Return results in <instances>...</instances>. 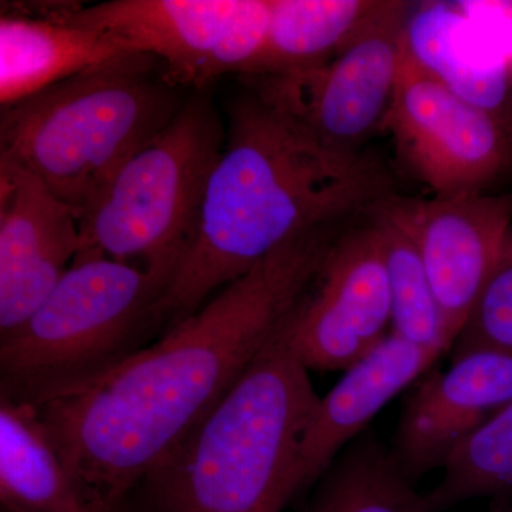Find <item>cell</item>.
Returning <instances> with one entry per match:
<instances>
[{"label": "cell", "mask_w": 512, "mask_h": 512, "mask_svg": "<svg viewBox=\"0 0 512 512\" xmlns=\"http://www.w3.org/2000/svg\"><path fill=\"white\" fill-rule=\"evenodd\" d=\"M414 3L383 0L365 28L328 63L291 76L245 79L301 120L326 146L359 153L392 104Z\"/></svg>", "instance_id": "9"}, {"label": "cell", "mask_w": 512, "mask_h": 512, "mask_svg": "<svg viewBox=\"0 0 512 512\" xmlns=\"http://www.w3.org/2000/svg\"><path fill=\"white\" fill-rule=\"evenodd\" d=\"M271 8L272 0H110L76 5L72 18L156 57L171 82L195 93L225 74L248 76Z\"/></svg>", "instance_id": "7"}, {"label": "cell", "mask_w": 512, "mask_h": 512, "mask_svg": "<svg viewBox=\"0 0 512 512\" xmlns=\"http://www.w3.org/2000/svg\"><path fill=\"white\" fill-rule=\"evenodd\" d=\"M427 495L434 512L476 498L512 500V400L463 444Z\"/></svg>", "instance_id": "21"}, {"label": "cell", "mask_w": 512, "mask_h": 512, "mask_svg": "<svg viewBox=\"0 0 512 512\" xmlns=\"http://www.w3.org/2000/svg\"><path fill=\"white\" fill-rule=\"evenodd\" d=\"M512 400V353L481 349L427 370L404 399L389 444L404 476L417 484L446 467L458 448Z\"/></svg>", "instance_id": "12"}, {"label": "cell", "mask_w": 512, "mask_h": 512, "mask_svg": "<svg viewBox=\"0 0 512 512\" xmlns=\"http://www.w3.org/2000/svg\"><path fill=\"white\" fill-rule=\"evenodd\" d=\"M170 288L99 255H79L18 329L0 338V397L39 407L86 392L174 326Z\"/></svg>", "instance_id": "5"}, {"label": "cell", "mask_w": 512, "mask_h": 512, "mask_svg": "<svg viewBox=\"0 0 512 512\" xmlns=\"http://www.w3.org/2000/svg\"><path fill=\"white\" fill-rule=\"evenodd\" d=\"M0 512H126L80 476L29 404L0 397Z\"/></svg>", "instance_id": "16"}, {"label": "cell", "mask_w": 512, "mask_h": 512, "mask_svg": "<svg viewBox=\"0 0 512 512\" xmlns=\"http://www.w3.org/2000/svg\"><path fill=\"white\" fill-rule=\"evenodd\" d=\"M384 200L370 208L369 214L382 241L392 301L390 332L414 345L440 350L444 355L450 349L423 256L407 228L384 207Z\"/></svg>", "instance_id": "20"}, {"label": "cell", "mask_w": 512, "mask_h": 512, "mask_svg": "<svg viewBox=\"0 0 512 512\" xmlns=\"http://www.w3.org/2000/svg\"><path fill=\"white\" fill-rule=\"evenodd\" d=\"M353 221L296 235L96 386L39 407L67 463L123 507L244 376Z\"/></svg>", "instance_id": "1"}, {"label": "cell", "mask_w": 512, "mask_h": 512, "mask_svg": "<svg viewBox=\"0 0 512 512\" xmlns=\"http://www.w3.org/2000/svg\"><path fill=\"white\" fill-rule=\"evenodd\" d=\"M400 160L434 197L488 192L512 171V123L427 72L403 45L382 124Z\"/></svg>", "instance_id": "8"}, {"label": "cell", "mask_w": 512, "mask_h": 512, "mask_svg": "<svg viewBox=\"0 0 512 512\" xmlns=\"http://www.w3.org/2000/svg\"><path fill=\"white\" fill-rule=\"evenodd\" d=\"M493 349L512 353V231L500 264L483 291L451 348V360Z\"/></svg>", "instance_id": "22"}, {"label": "cell", "mask_w": 512, "mask_h": 512, "mask_svg": "<svg viewBox=\"0 0 512 512\" xmlns=\"http://www.w3.org/2000/svg\"><path fill=\"white\" fill-rule=\"evenodd\" d=\"M383 0H272L268 36L245 79L291 76L328 63Z\"/></svg>", "instance_id": "18"}, {"label": "cell", "mask_w": 512, "mask_h": 512, "mask_svg": "<svg viewBox=\"0 0 512 512\" xmlns=\"http://www.w3.org/2000/svg\"><path fill=\"white\" fill-rule=\"evenodd\" d=\"M369 211L339 235L289 313L293 350L308 370L345 372L392 329L382 241Z\"/></svg>", "instance_id": "10"}, {"label": "cell", "mask_w": 512, "mask_h": 512, "mask_svg": "<svg viewBox=\"0 0 512 512\" xmlns=\"http://www.w3.org/2000/svg\"><path fill=\"white\" fill-rule=\"evenodd\" d=\"M488 512H512V500L491 501Z\"/></svg>", "instance_id": "23"}, {"label": "cell", "mask_w": 512, "mask_h": 512, "mask_svg": "<svg viewBox=\"0 0 512 512\" xmlns=\"http://www.w3.org/2000/svg\"><path fill=\"white\" fill-rule=\"evenodd\" d=\"M291 313V312H289ZM288 318L231 392L127 494L126 512H284L319 396Z\"/></svg>", "instance_id": "3"}, {"label": "cell", "mask_w": 512, "mask_h": 512, "mask_svg": "<svg viewBox=\"0 0 512 512\" xmlns=\"http://www.w3.org/2000/svg\"><path fill=\"white\" fill-rule=\"evenodd\" d=\"M79 249L76 212L35 174L0 158V338L39 308Z\"/></svg>", "instance_id": "13"}, {"label": "cell", "mask_w": 512, "mask_h": 512, "mask_svg": "<svg viewBox=\"0 0 512 512\" xmlns=\"http://www.w3.org/2000/svg\"><path fill=\"white\" fill-rule=\"evenodd\" d=\"M187 92L156 57L121 55L2 107L0 158L35 174L77 215L174 120Z\"/></svg>", "instance_id": "4"}, {"label": "cell", "mask_w": 512, "mask_h": 512, "mask_svg": "<svg viewBox=\"0 0 512 512\" xmlns=\"http://www.w3.org/2000/svg\"><path fill=\"white\" fill-rule=\"evenodd\" d=\"M225 137L227 128L210 97L192 93L174 120L128 158L77 214V256H106L171 289L194 247Z\"/></svg>", "instance_id": "6"}, {"label": "cell", "mask_w": 512, "mask_h": 512, "mask_svg": "<svg viewBox=\"0 0 512 512\" xmlns=\"http://www.w3.org/2000/svg\"><path fill=\"white\" fill-rule=\"evenodd\" d=\"M296 512H434L394 460L389 444L367 429L316 481Z\"/></svg>", "instance_id": "19"}, {"label": "cell", "mask_w": 512, "mask_h": 512, "mask_svg": "<svg viewBox=\"0 0 512 512\" xmlns=\"http://www.w3.org/2000/svg\"><path fill=\"white\" fill-rule=\"evenodd\" d=\"M393 194L379 158L333 150L249 87L229 106L197 238L168 293L174 326L296 235L365 214Z\"/></svg>", "instance_id": "2"}, {"label": "cell", "mask_w": 512, "mask_h": 512, "mask_svg": "<svg viewBox=\"0 0 512 512\" xmlns=\"http://www.w3.org/2000/svg\"><path fill=\"white\" fill-rule=\"evenodd\" d=\"M77 3H2L0 15V103L13 106L134 52L110 33L72 18Z\"/></svg>", "instance_id": "15"}, {"label": "cell", "mask_w": 512, "mask_h": 512, "mask_svg": "<svg viewBox=\"0 0 512 512\" xmlns=\"http://www.w3.org/2000/svg\"><path fill=\"white\" fill-rule=\"evenodd\" d=\"M440 356V350L414 345L390 332L345 370L330 392L319 396L293 471L295 503L309 494L343 448L370 429L377 413L416 383Z\"/></svg>", "instance_id": "14"}, {"label": "cell", "mask_w": 512, "mask_h": 512, "mask_svg": "<svg viewBox=\"0 0 512 512\" xmlns=\"http://www.w3.org/2000/svg\"><path fill=\"white\" fill-rule=\"evenodd\" d=\"M410 55L464 99L512 123V62L463 5L426 3L404 33Z\"/></svg>", "instance_id": "17"}, {"label": "cell", "mask_w": 512, "mask_h": 512, "mask_svg": "<svg viewBox=\"0 0 512 512\" xmlns=\"http://www.w3.org/2000/svg\"><path fill=\"white\" fill-rule=\"evenodd\" d=\"M420 249L453 348L512 231V191L383 201Z\"/></svg>", "instance_id": "11"}]
</instances>
